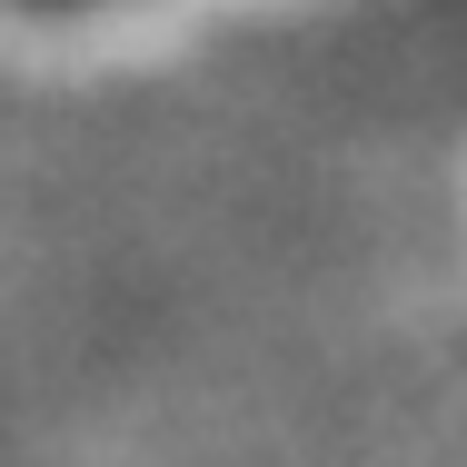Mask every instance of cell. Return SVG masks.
I'll return each mask as SVG.
<instances>
[{
    "label": "cell",
    "instance_id": "obj_1",
    "mask_svg": "<svg viewBox=\"0 0 467 467\" xmlns=\"http://www.w3.org/2000/svg\"><path fill=\"white\" fill-rule=\"evenodd\" d=\"M20 10H90V0H20Z\"/></svg>",
    "mask_w": 467,
    "mask_h": 467
}]
</instances>
